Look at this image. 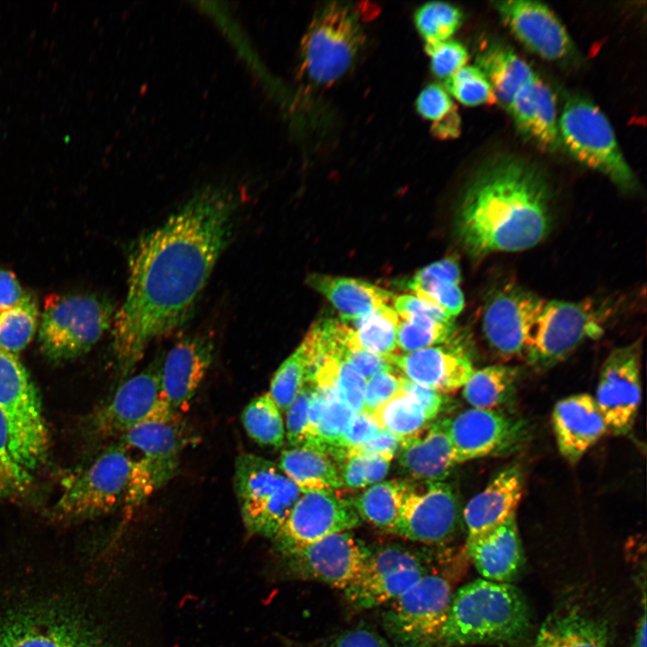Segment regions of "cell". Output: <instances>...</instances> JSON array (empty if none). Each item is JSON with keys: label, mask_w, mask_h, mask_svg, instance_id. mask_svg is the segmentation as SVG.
Instances as JSON below:
<instances>
[{"label": "cell", "mask_w": 647, "mask_h": 647, "mask_svg": "<svg viewBox=\"0 0 647 647\" xmlns=\"http://www.w3.org/2000/svg\"><path fill=\"white\" fill-rule=\"evenodd\" d=\"M234 208L230 195L201 192L133 246L126 297L111 324L113 352L123 377L153 341L191 315L227 245Z\"/></svg>", "instance_id": "cell-1"}, {"label": "cell", "mask_w": 647, "mask_h": 647, "mask_svg": "<svg viewBox=\"0 0 647 647\" xmlns=\"http://www.w3.org/2000/svg\"><path fill=\"white\" fill-rule=\"evenodd\" d=\"M456 226L462 245L475 258L534 247L552 226L551 191L545 174L518 156L491 160L468 185Z\"/></svg>", "instance_id": "cell-2"}, {"label": "cell", "mask_w": 647, "mask_h": 647, "mask_svg": "<svg viewBox=\"0 0 647 647\" xmlns=\"http://www.w3.org/2000/svg\"><path fill=\"white\" fill-rule=\"evenodd\" d=\"M531 625L528 603L516 586L480 578L454 590L436 647L518 643Z\"/></svg>", "instance_id": "cell-3"}, {"label": "cell", "mask_w": 647, "mask_h": 647, "mask_svg": "<svg viewBox=\"0 0 647 647\" xmlns=\"http://www.w3.org/2000/svg\"><path fill=\"white\" fill-rule=\"evenodd\" d=\"M561 145L576 161L606 175L624 191L637 188L608 120L591 101L572 96L558 118Z\"/></svg>", "instance_id": "cell-4"}, {"label": "cell", "mask_w": 647, "mask_h": 647, "mask_svg": "<svg viewBox=\"0 0 647 647\" xmlns=\"http://www.w3.org/2000/svg\"><path fill=\"white\" fill-rule=\"evenodd\" d=\"M609 301L544 300L524 358L536 368L555 365L580 345L600 337L613 314Z\"/></svg>", "instance_id": "cell-5"}, {"label": "cell", "mask_w": 647, "mask_h": 647, "mask_svg": "<svg viewBox=\"0 0 647 647\" xmlns=\"http://www.w3.org/2000/svg\"><path fill=\"white\" fill-rule=\"evenodd\" d=\"M0 412L16 463L31 474L45 459L49 432L35 386L16 354L0 348Z\"/></svg>", "instance_id": "cell-6"}, {"label": "cell", "mask_w": 647, "mask_h": 647, "mask_svg": "<svg viewBox=\"0 0 647 647\" xmlns=\"http://www.w3.org/2000/svg\"><path fill=\"white\" fill-rule=\"evenodd\" d=\"M439 565L387 604L382 624L392 647H436L454 592L453 576Z\"/></svg>", "instance_id": "cell-7"}, {"label": "cell", "mask_w": 647, "mask_h": 647, "mask_svg": "<svg viewBox=\"0 0 647 647\" xmlns=\"http://www.w3.org/2000/svg\"><path fill=\"white\" fill-rule=\"evenodd\" d=\"M114 316L110 302L93 295L47 297L39 328L42 352L66 360L87 352L110 328Z\"/></svg>", "instance_id": "cell-8"}, {"label": "cell", "mask_w": 647, "mask_h": 647, "mask_svg": "<svg viewBox=\"0 0 647 647\" xmlns=\"http://www.w3.org/2000/svg\"><path fill=\"white\" fill-rule=\"evenodd\" d=\"M234 483L247 530L274 539L302 492L277 464L250 453L236 458Z\"/></svg>", "instance_id": "cell-9"}, {"label": "cell", "mask_w": 647, "mask_h": 647, "mask_svg": "<svg viewBox=\"0 0 647 647\" xmlns=\"http://www.w3.org/2000/svg\"><path fill=\"white\" fill-rule=\"evenodd\" d=\"M134 457L118 443L104 450L86 467L66 476L55 504L59 518L81 519L100 516L125 502Z\"/></svg>", "instance_id": "cell-10"}, {"label": "cell", "mask_w": 647, "mask_h": 647, "mask_svg": "<svg viewBox=\"0 0 647 647\" xmlns=\"http://www.w3.org/2000/svg\"><path fill=\"white\" fill-rule=\"evenodd\" d=\"M365 35L352 10L332 3L312 20L301 42V71L317 85L329 86L350 67Z\"/></svg>", "instance_id": "cell-11"}, {"label": "cell", "mask_w": 647, "mask_h": 647, "mask_svg": "<svg viewBox=\"0 0 647 647\" xmlns=\"http://www.w3.org/2000/svg\"><path fill=\"white\" fill-rule=\"evenodd\" d=\"M431 554L396 543L370 548L359 578L343 590L346 599L359 609L392 602L438 565Z\"/></svg>", "instance_id": "cell-12"}, {"label": "cell", "mask_w": 647, "mask_h": 647, "mask_svg": "<svg viewBox=\"0 0 647 647\" xmlns=\"http://www.w3.org/2000/svg\"><path fill=\"white\" fill-rule=\"evenodd\" d=\"M0 647L105 645L79 615L55 607H35L0 617Z\"/></svg>", "instance_id": "cell-13"}, {"label": "cell", "mask_w": 647, "mask_h": 647, "mask_svg": "<svg viewBox=\"0 0 647 647\" xmlns=\"http://www.w3.org/2000/svg\"><path fill=\"white\" fill-rule=\"evenodd\" d=\"M425 484L424 488L408 484L393 533L425 545H445L459 531L458 501L448 483Z\"/></svg>", "instance_id": "cell-14"}, {"label": "cell", "mask_w": 647, "mask_h": 647, "mask_svg": "<svg viewBox=\"0 0 647 647\" xmlns=\"http://www.w3.org/2000/svg\"><path fill=\"white\" fill-rule=\"evenodd\" d=\"M370 548L353 534L341 532L285 554L291 573L345 590L359 578Z\"/></svg>", "instance_id": "cell-15"}, {"label": "cell", "mask_w": 647, "mask_h": 647, "mask_svg": "<svg viewBox=\"0 0 647 647\" xmlns=\"http://www.w3.org/2000/svg\"><path fill=\"white\" fill-rule=\"evenodd\" d=\"M543 303L540 297L516 284L497 288L483 315V332L490 347L502 357H524Z\"/></svg>", "instance_id": "cell-16"}, {"label": "cell", "mask_w": 647, "mask_h": 647, "mask_svg": "<svg viewBox=\"0 0 647 647\" xmlns=\"http://www.w3.org/2000/svg\"><path fill=\"white\" fill-rule=\"evenodd\" d=\"M641 344L615 349L606 359L598 377V408L607 431L627 434L633 428L641 403Z\"/></svg>", "instance_id": "cell-17"}, {"label": "cell", "mask_w": 647, "mask_h": 647, "mask_svg": "<svg viewBox=\"0 0 647 647\" xmlns=\"http://www.w3.org/2000/svg\"><path fill=\"white\" fill-rule=\"evenodd\" d=\"M360 523L351 501L336 491L302 493L274 539L284 554Z\"/></svg>", "instance_id": "cell-18"}, {"label": "cell", "mask_w": 647, "mask_h": 647, "mask_svg": "<svg viewBox=\"0 0 647 647\" xmlns=\"http://www.w3.org/2000/svg\"><path fill=\"white\" fill-rule=\"evenodd\" d=\"M456 465L509 453L526 438L523 421L501 410L470 408L449 419Z\"/></svg>", "instance_id": "cell-19"}, {"label": "cell", "mask_w": 647, "mask_h": 647, "mask_svg": "<svg viewBox=\"0 0 647 647\" xmlns=\"http://www.w3.org/2000/svg\"><path fill=\"white\" fill-rule=\"evenodd\" d=\"M161 363L160 359L154 360L120 384L96 416V427L102 434L120 437L145 421L178 413L170 408L163 396Z\"/></svg>", "instance_id": "cell-20"}, {"label": "cell", "mask_w": 647, "mask_h": 647, "mask_svg": "<svg viewBox=\"0 0 647 647\" xmlns=\"http://www.w3.org/2000/svg\"><path fill=\"white\" fill-rule=\"evenodd\" d=\"M501 21L528 50L549 61L568 58L573 42L554 13L536 1L508 0L495 3Z\"/></svg>", "instance_id": "cell-21"}, {"label": "cell", "mask_w": 647, "mask_h": 647, "mask_svg": "<svg viewBox=\"0 0 647 647\" xmlns=\"http://www.w3.org/2000/svg\"><path fill=\"white\" fill-rule=\"evenodd\" d=\"M213 355V341L204 334L184 337L167 352L161 363V389L173 412L190 403L207 375Z\"/></svg>", "instance_id": "cell-22"}, {"label": "cell", "mask_w": 647, "mask_h": 647, "mask_svg": "<svg viewBox=\"0 0 647 647\" xmlns=\"http://www.w3.org/2000/svg\"><path fill=\"white\" fill-rule=\"evenodd\" d=\"M390 361L407 379L443 394L462 388L474 371L467 354L453 341L412 352L394 353Z\"/></svg>", "instance_id": "cell-23"}, {"label": "cell", "mask_w": 647, "mask_h": 647, "mask_svg": "<svg viewBox=\"0 0 647 647\" xmlns=\"http://www.w3.org/2000/svg\"><path fill=\"white\" fill-rule=\"evenodd\" d=\"M552 424L559 452L571 464L607 432L594 397L584 393L559 400L553 409Z\"/></svg>", "instance_id": "cell-24"}, {"label": "cell", "mask_w": 647, "mask_h": 647, "mask_svg": "<svg viewBox=\"0 0 647 647\" xmlns=\"http://www.w3.org/2000/svg\"><path fill=\"white\" fill-rule=\"evenodd\" d=\"M524 491L523 473L517 465L501 470L463 510L466 541L502 524L516 515Z\"/></svg>", "instance_id": "cell-25"}, {"label": "cell", "mask_w": 647, "mask_h": 647, "mask_svg": "<svg viewBox=\"0 0 647 647\" xmlns=\"http://www.w3.org/2000/svg\"><path fill=\"white\" fill-rule=\"evenodd\" d=\"M507 111L518 133L540 149L554 152L562 146L555 96L536 74L518 90Z\"/></svg>", "instance_id": "cell-26"}, {"label": "cell", "mask_w": 647, "mask_h": 647, "mask_svg": "<svg viewBox=\"0 0 647 647\" xmlns=\"http://www.w3.org/2000/svg\"><path fill=\"white\" fill-rule=\"evenodd\" d=\"M449 419L430 422L421 433L402 440L398 463L403 473L424 483L443 482L456 465Z\"/></svg>", "instance_id": "cell-27"}, {"label": "cell", "mask_w": 647, "mask_h": 647, "mask_svg": "<svg viewBox=\"0 0 647 647\" xmlns=\"http://www.w3.org/2000/svg\"><path fill=\"white\" fill-rule=\"evenodd\" d=\"M465 549L468 558L484 580L511 583L523 569L525 559L516 515L466 541Z\"/></svg>", "instance_id": "cell-28"}, {"label": "cell", "mask_w": 647, "mask_h": 647, "mask_svg": "<svg viewBox=\"0 0 647 647\" xmlns=\"http://www.w3.org/2000/svg\"><path fill=\"white\" fill-rule=\"evenodd\" d=\"M120 443L137 449L141 457L178 468L180 455L190 435L178 413L145 421L120 436Z\"/></svg>", "instance_id": "cell-29"}, {"label": "cell", "mask_w": 647, "mask_h": 647, "mask_svg": "<svg viewBox=\"0 0 647 647\" xmlns=\"http://www.w3.org/2000/svg\"><path fill=\"white\" fill-rule=\"evenodd\" d=\"M530 647H611V641L603 621L571 608L548 617Z\"/></svg>", "instance_id": "cell-30"}, {"label": "cell", "mask_w": 647, "mask_h": 647, "mask_svg": "<svg viewBox=\"0 0 647 647\" xmlns=\"http://www.w3.org/2000/svg\"><path fill=\"white\" fill-rule=\"evenodd\" d=\"M307 282L333 305L345 321L359 319L388 305L394 297L386 289L351 278L312 274Z\"/></svg>", "instance_id": "cell-31"}, {"label": "cell", "mask_w": 647, "mask_h": 647, "mask_svg": "<svg viewBox=\"0 0 647 647\" xmlns=\"http://www.w3.org/2000/svg\"><path fill=\"white\" fill-rule=\"evenodd\" d=\"M278 466L302 493L336 491L342 486L335 461L313 448L296 447L283 450Z\"/></svg>", "instance_id": "cell-32"}, {"label": "cell", "mask_w": 647, "mask_h": 647, "mask_svg": "<svg viewBox=\"0 0 647 647\" xmlns=\"http://www.w3.org/2000/svg\"><path fill=\"white\" fill-rule=\"evenodd\" d=\"M477 67L489 81L497 102L508 109L518 90L535 73L512 49L501 43H491L476 58Z\"/></svg>", "instance_id": "cell-33"}, {"label": "cell", "mask_w": 647, "mask_h": 647, "mask_svg": "<svg viewBox=\"0 0 647 647\" xmlns=\"http://www.w3.org/2000/svg\"><path fill=\"white\" fill-rule=\"evenodd\" d=\"M519 369L509 365H491L474 370L463 388V397L472 408L498 410L513 397Z\"/></svg>", "instance_id": "cell-34"}, {"label": "cell", "mask_w": 647, "mask_h": 647, "mask_svg": "<svg viewBox=\"0 0 647 647\" xmlns=\"http://www.w3.org/2000/svg\"><path fill=\"white\" fill-rule=\"evenodd\" d=\"M409 483L391 480L373 484L353 501L357 514L371 525L394 531Z\"/></svg>", "instance_id": "cell-35"}, {"label": "cell", "mask_w": 647, "mask_h": 647, "mask_svg": "<svg viewBox=\"0 0 647 647\" xmlns=\"http://www.w3.org/2000/svg\"><path fill=\"white\" fill-rule=\"evenodd\" d=\"M400 318L395 310L388 305L353 320L355 328H350L349 348L389 357L397 346L396 334Z\"/></svg>", "instance_id": "cell-36"}, {"label": "cell", "mask_w": 647, "mask_h": 647, "mask_svg": "<svg viewBox=\"0 0 647 647\" xmlns=\"http://www.w3.org/2000/svg\"><path fill=\"white\" fill-rule=\"evenodd\" d=\"M242 421L249 437L258 444L276 448L283 446L285 430L281 412L269 393L253 398L245 406Z\"/></svg>", "instance_id": "cell-37"}, {"label": "cell", "mask_w": 647, "mask_h": 647, "mask_svg": "<svg viewBox=\"0 0 647 647\" xmlns=\"http://www.w3.org/2000/svg\"><path fill=\"white\" fill-rule=\"evenodd\" d=\"M372 415L382 429L402 440L418 435L430 423L422 407L403 391Z\"/></svg>", "instance_id": "cell-38"}, {"label": "cell", "mask_w": 647, "mask_h": 647, "mask_svg": "<svg viewBox=\"0 0 647 647\" xmlns=\"http://www.w3.org/2000/svg\"><path fill=\"white\" fill-rule=\"evenodd\" d=\"M366 379L341 359L326 358L317 368L309 383L332 386L341 399L354 412L362 411Z\"/></svg>", "instance_id": "cell-39"}, {"label": "cell", "mask_w": 647, "mask_h": 647, "mask_svg": "<svg viewBox=\"0 0 647 647\" xmlns=\"http://www.w3.org/2000/svg\"><path fill=\"white\" fill-rule=\"evenodd\" d=\"M38 321L37 305L27 294L17 306L0 313V348L17 355L33 339Z\"/></svg>", "instance_id": "cell-40"}, {"label": "cell", "mask_w": 647, "mask_h": 647, "mask_svg": "<svg viewBox=\"0 0 647 647\" xmlns=\"http://www.w3.org/2000/svg\"><path fill=\"white\" fill-rule=\"evenodd\" d=\"M455 326L426 317L401 319L397 327V346L403 352H412L453 341Z\"/></svg>", "instance_id": "cell-41"}, {"label": "cell", "mask_w": 647, "mask_h": 647, "mask_svg": "<svg viewBox=\"0 0 647 647\" xmlns=\"http://www.w3.org/2000/svg\"><path fill=\"white\" fill-rule=\"evenodd\" d=\"M462 22L461 10L444 2L426 3L414 14L416 28L426 44L449 40Z\"/></svg>", "instance_id": "cell-42"}, {"label": "cell", "mask_w": 647, "mask_h": 647, "mask_svg": "<svg viewBox=\"0 0 647 647\" xmlns=\"http://www.w3.org/2000/svg\"><path fill=\"white\" fill-rule=\"evenodd\" d=\"M307 381V359L300 344L275 372L268 392L280 412H286Z\"/></svg>", "instance_id": "cell-43"}, {"label": "cell", "mask_w": 647, "mask_h": 647, "mask_svg": "<svg viewBox=\"0 0 647 647\" xmlns=\"http://www.w3.org/2000/svg\"><path fill=\"white\" fill-rule=\"evenodd\" d=\"M447 92L466 106L494 104L493 90L484 74L474 66H465L446 79Z\"/></svg>", "instance_id": "cell-44"}, {"label": "cell", "mask_w": 647, "mask_h": 647, "mask_svg": "<svg viewBox=\"0 0 647 647\" xmlns=\"http://www.w3.org/2000/svg\"><path fill=\"white\" fill-rule=\"evenodd\" d=\"M31 474L14 460L6 422L0 412V496L21 491L30 482Z\"/></svg>", "instance_id": "cell-45"}, {"label": "cell", "mask_w": 647, "mask_h": 647, "mask_svg": "<svg viewBox=\"0 0 647 647\" xmlns=\"http://www.w3.org/2000/svg\"><path fill=\"white\" fill-rule=\"evenodd\" d=\"M425 52L430 58L433 74L444 79L465 66L469 58L466 49L460 42L453 40L425 44Z\"/></svg>", "instance_id": "cell-46"}, {"label": "cell", "mask_w": 647, "mask_h": 647, "mask_svg": "<svg viewBox=\"0 0 647 647\" xmlns=\"http://www.w3.org/2000/svg\"><path fill=\"white\" fill-rule=\"evenodd\" d=\"M403 376L394 370L380 372L366 381L362 411L374 413L402 392Z\"/></svg>", "instance_id": "cell-47"}, {"label": "cell", "mask_w": 647, "mask_h": 647, "mask_svg": "<svg viewBox=\"0 0 647 647\" xmlns=\"http://www.w3.org/2000/svg\"><path fill=\"white\" fill-rule=\"evenodd\" d=\"M314 385L306 383L286 411V438L292 448L304 447L306 441L308 405Z\"/></svg>", "instance_id": "cell-48"}, {"label": "cell", "mask_w": 647, "mask_h": 647, "mask_svg": "<svg viewBox=\"0 0 647 647\" xmlns=\"http://www.w3.org/2000/svg\"><path fill=\"white\" fill-rule=\"evenodd\" d=\"M418 113L433 124L446 119L456 110L453 100L447 90L439 84L426 86L416 101Z\"/></svg>", "instance_id": "cell-49"}, {"label": "cell", "mask_w": 647, "mask_h": 647, "mask_svg": "<svg viewBox=\"0 0 647 647\" xmlns=\"http://www.w3.org/2000/svg\"><path fill=\"white\" fill-rule=\"evenodd\" d=\"M410 289L415 296L441 307L452 318L463 310L464 296L457 284L433 283Z\"/></svg>", "instance_id": "cell-50"}, {"label": "cell", "mask_w": 647, "mask_h": 647, "mask_svg": "<svg viewBox=\"0 0 647 647\" xmlns=\"http://www.w3.org/2000/svg\"><path fill=\"white\" fill-rule=\"evenodd\" d=\"M394 309L401 319L426 317L442 324H452L454 319L439 306L413 295L394 297Z\"/></svg>", "instance_id": "cell-51"}, {"label": "cell", "mask_w": 647, "mask_h": 647, "mask_svg": "<svg viewBox=\"0 0 647 647\" xmlns=\"http://www.w3.org/2000/svg\"><path fill=\"white\" fill-rule=\"evenodd\" d=\"M461 272L456 258L448 257L420 270L408 284L409 288L433 283L459 284Z\"/></svg>", "instance_id": "cell-52"}, {"label": "cell", "mask_w": 647, "mask_h": 647, "mask_svg": "<svg viewBox=\"0 0 647 647\" xmlns=\"http://www.w3.org/2000/svg\"><path fill=\"white\" fill-rule=\"evenodd\" d=\"M382 428L372 414L363 411L351 416L341 441L343 450L359 447L375 437Z\"/></svg>", "instance_id": "cell-53"}, {"label": "cell", "mask_w": 647, "mask_h": 647, "mask_svg": "<svg viewBox=\"0 0 647 647\" xmlns=\"http://www.w3.org/2000/svg\"><path fill=\"white\" fill-rule=\"evenodd\" d=\"M320 647H392V645L374 629L357 626L331 636Z\"/></svg>", "instance_id": "cell-54"}, {"label": "cell", "mask_w": 647, "mask_h": 647, "mask_svg": "<svg viewBox=\"0 0 647 647\" xmlns=\"http://www.w3.org/2000/svg\"><path fill=\"white\" fill-rule=\"evenodd\" d=\"M342 360L350 365L366 380L380 372L394 368L390 361V356L384 357L357 348H348L342 356Z\"/></svg>", "instance_id": "cell-55"}, {"label": "cell", "mask_w": 647, "mask_h": 647, "mask_svg": "<svg viewBox=\"0 0 647 647\" xmlns=\"http://www.w3.org/2000/svg\"><path fill=\"white\" fill-rule=\"evenodd\" d=\"M402 391L412 397L422 407L430 421L438 416L446 404V397L443 393L412 382L403 376Z\"/></svg>", "instance_id": "cell-56"}, {"label": "cell", "mask_w": 647, "mask_h": 647, "mask_svg": "<svg viewBox=\"0 0 647 647\" xmlns=\"http://www.w3.org/2000/svg\"><path fill=\"white\" fill-rule=\"evenodd\" d=\"M402 439L382 429L375 437L358 448L350 449L359 454H376L392 460L401 447ZM349 451V450H348Z\"/></svg>", "instance_id": "cell-57"}, {"label": "cell", "mask_w": 647, "mask_h": 647, "mask_svg": "<svg viewBox=\"0 0 647 647\" xmlns=\"http://www.w3.org/2000/svg\"><path fill=\"white\" fill-rule=\"evenodd\" d=\"M340 464L339 473L342 486L350 489L367 486L360 454L349 450Z\"/></svg>", "instance_id": "cell-58"}, {"label": "cell", "mask_w": 647, "mask_h": 647, "mask_svg": "<svg viewBox=\"0 0 647 647\" xmlns=\"http://www.w3.org/2000/svg\"><path fill=\"white\" fill-rule=\"evenodd\" d=\"M26 295L16 275L0 269V313L17 306Z\"/></svg>", "instance_id": "cell-59"}, {"label": "cell", "mask_w": 647, "mask_h": 647, "mask_svg": "<svg viewBox=\"0 0 647 647\" xmlns=\"http://www.w3.org/2000/svg\"><path fill=\"white\" fill-rule=\"evenodd\" d=\"M367 485L381 482L387 474L390 460L376 454H360Z\"/></svg>", "instance_id": "cell-60"}, {"label": "cell", "mask_w": 647, "mask_h": 647, "mask_svg": "<svg viewBox=\"0 0 647 647\" xmlns=\"http://www.w3.org/2000/svg\"><path fill=\"white\" fill-rule=\"evenodd\" d=\"M460 117L457 111H454L443 120L432 124V133L442 139L453 138L460 134Z\"/></svg>", "instance_id": "cell-61"}, {"label": "cell", "mask_w": 647, "mask_h": 647, "mask_svg": "<svg viewBox=\"0 0 647 647\" xmlns=\"http://www.w3.org/2000/svg\"><path fill=\"white\" fill-rule=\"evenodd\" d=\"M646 608L645 603L643 605V611L642 616L639 617L637 626L634 631V638L632 641L631 647H646Z\"/></svg>", "instance_id": "cell-62"}]
</instances>
